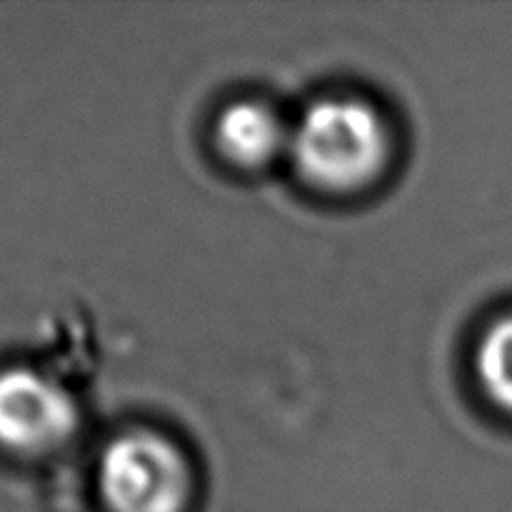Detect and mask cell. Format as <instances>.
<instances>
[{
  "label": "cell",
  "instance_id": "obj_3",
  "mask_svg": "<svg viewBox=\"0 0 512 512\" xmlns=\"http://www.w3.org/2000/svg\"><path fill=\"white\" fill-rule=\"evenodd\" d=\"M80 425L73 395L33 368L0 370V445L15 455H48Z\"/></svg>",
  "mask_w": 512,
  "mask_h": 512
},
{
  "label": "cell",
  "instance_id": "obj_5",
  "mask_svg": "<svg viewBox=\"0 0 512 512\" xmlns=\"http://www.w3.org/2000/svg\"><path fill=\"white\" fill-rule=\"evenodd\" d=\"M475 370L490 400L512 413V315L485 330L475 350Z\"/></svg>",
  "mask_w": 512,
  "mask_h": 512
},
{
  "label": "cell",
  "instance_id": "obj_4",
  "mask_svg": "<svg viewBox=\"0 0 512 512\" xmlns=\"http://www.w3.org/2000/svg\"><path fill=\"white\" fill-rule=\"evenodd\" d=\"M290 133L280 113L260 100H240L225 108L215 123V143L230 163L263 168L290 150Z\"/></svg>",
  "mask_w": 512,
  "mask_h": 512
},
{
  "label": "cell",
  "instance_id": "obj_1",
  "mask_svg": "<svg viewBox=\"0 0 512 512\" xmlns=\"http://www.w3.org/2000/svg\"><path fill=\"white\" fill-rule=\"evenodd\" d=\"M290 155L300 175L318 188L358 190L388 165V123L363 98L318 100L293 125Z\"/></svg>",
  "mask_w": 512,
  "mask_h": 512
},
{
  "label": "cell",
  "instance_id": "obj_2",
  "mask_svg": "<svg viewBox=\"0 0 512 512\" xmlns=\"http://www.w3.org/2000/svg\"><path fill=\"white\" fill-rule=\"evenodd\" d=\"M98 488L110 512H185L193 473L183 450L155 430H128L103 450Z\"/></svg>",
  "mask_w": 512,
  "mask_h": 512
}]
</instances>
